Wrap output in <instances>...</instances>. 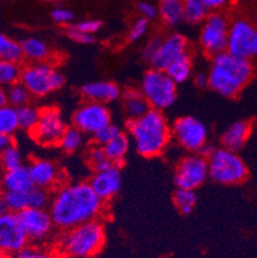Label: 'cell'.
Here are the masks:
<instances>
[{
	"mask_svg": "<svg viewBox=\"0 0 257 258\" xmlns=\"http://www.w3.org/2000/svg\"><path fill=\"white\" fill-rule=\"evenodd\" d=\"M0 166L6 171L16 170L23 166V156L21 153L20 148L16 144H12L11 147L2 154L0 157Z\"/></svg>",
	"mask_w": 257,
	"mask_h": 258,
	"instance_id": "d590c367",
	"label": "cell"
},
{
	"mask_svg": "<svg viewBox=\"0 0 257 258\" xmlns=\"http://www.w3.org/2000/svg\"><path fill=\"white\" fill-rule=\"evenodd\" d=\"M75 29L80 30V31L85 32V34L94 35L95 32H98L99 30L102 29L103 22L99 20H94V18H90V20H82L80 22L72 25Z\"/></svg>",
	"mask_w": 257,
	"mask_h": 258,
	"instance_id": "b9f144b4",
	"label": "cell"
},
{
	"mask_svg": "<svg viewBox=\"0 0 257 258\" xmlns=\"http://www.w3.org/2000/svg\"><path fill=\"white\" fill-rule=\"evenodd\" d=\"M21 72V64L0 59V88L8 89L9 86L20 83Z\"/></svg>",
	"mask_w": 257,
	"mask_h": 258,
	"instance_id": "4dcf8cb0",
	"label": "cell"
},
{
	"mask_svg": "<svg viewBox=\"0 0 257 258\" xmlns=\"http://www.w3.org/2000/svg\"><path fill=\"white\" fill-rule=\"evenodd\" d=\"M174 140L190 154L201 153L209 145V130L203 122L192 116L180 117L171 127Z\"/></svg>",
	"mask_w": 257,
	"mask_h": 258,
	"instance_id": "8fae6325",
	"label": "cell"
},
{
	"mask_svg": "<svg viewBox=\"0 0 257 258\" xmlns=\"http://www.w3.org/2000/svg\"><path fill=\"white\" fill-rule=\"evenodd\" d=\"M105 243V226L94 220L62 231L57 238L53 252L58 258H90L102 250Z\"/></svg>",
	"mask_w": 257,
	"mask_h": 258,
	"instance_id": "277c9868",
	"label": "cell"
},
{
	"mask_svg": "<svg viewBox=\"0 0 257 258\" xmlns=\"http://www.w3.org/2000/svg\"><path fill=\"white\" fill-rule=\"evenodd\" d=\"M252 22H253V25L256 26V29H257V11L254 12L253 17H252Z\"/></svg>",
	"mask_w": 257,
	"mask_h": 258,
	"instance_id": "681fc988",
	"label": "cell"
},
{
	"mask_svg": "<svg viewBox=\"0 0 257 258\" xmlns=\"http://www.w3.org/2000/svg\"><path fill=\"white\" fill-rule=\"evenodd\" d=\"M174 205L178 208V211L184 215L192 212L197 203V196L194 190L188 189H176L174 193Z\"/></svg>",
	"mask_w": 257,
	"mask_h": 258,
	"instance_id": "836d02e7",
	"label": "cell"
},
{
	"mask_svg": "<svg viewBox=\"0 0 257 258\" xmlns=\"http://www.w3.org/2000/svg\"><path fill=\"white\" fill-rule=\"evenodd\" d=\"M20 83L31 97L44 98L60 90L65 84V77L49 62L27 63L22 67Z\"/></svg>",
	"mask_w": 257,
	"mask_h": 258,
	"instance_id": "5b68a950",
	"label": "cell"
},
{
	"mask_svg": "<svg viewBox=\"0 0 257 258\" xmlns=\"http://www.w3.org/2000/svg\"><path fill=\"white\" fill-rule=\"evenodd\" d=\"M122 104L125 113L130 121L140 118L152 109L141 91L136 89H129L122 94Z\"/></svg>",
	"mask_w": 257,
	"mask_h": 258,
	"instance_id": "603a6c76",
	"label": "cell"
},
{
	"mask_svg": "<svg viewBox=\"0 0 257 258\" xmlns=\"http://www.w3.org/2000/svg\"><path fill=\"white\" fill-rule=\"evenodd\" d=\"M89 163H90L94 172L106 170V168L112 166V163H111V161L108 159L103 147H99V145L95 144H94V147L89 151Z\"/></svg>",
	"mask_w": 257,
	"mask_h": 258,
	"instance_id": "8d00e7d4",
	"label": "cell"
},
{
	"mask_svg": "<svg viewBox=\"0 0 257 258\" xmlns=\"http://www.w3.org/2000/svg\"><path fill=\"white\" fill-rule=\"evenodd\" d=\"M2 191H28L34 187L28 166H22L12 171H6L0 181Z\"/></svg>",
	"mask_w": 257,
	"mask_h": 258,
	"instance_id": "44dd1931",
	"label": "cell"
},
{
	"mask_svg": "<svg viewBox=\"0 0 257 258\" xmlns=\"http://www.w3.org/2000/svg\"><path fill=\"white\" fill-rule=\"evenodd\" d=\"M81 95L86 102L100 103V104H110L116 102L122 95L119 85L112 81H91L85 84L81 88Z\"/></svg>",
	"mask_w": 257,
	"mask_h": 258,
	"instance_id": "ffe728a7",
	"label": "cell"
},
{
	"mask_svg": "<svg viewBox=\"0 0 257 258\" xmlns=\"http://www.w3.org/2000/svg\"><path fill=\"white\" fill-rule=\"evenodd\" d=\"M66 128L67 126L60 109L46 107L41 109L39 122L30 135L39 144L44 147H53L60 144Z\"/></svg>",
	"mask_w": 257,
	"mask_h": 258,
	"instance_id": "5bb4252c",
	"label": "cell"
},
{
	"mask_svg": "<svg viewBox=\"0 0 257 258\" xmlns=\"http://www.w3.org/2000/svg\"><path fill=\"white\" fill-rule=\"evenodd\" d=\"M17 215L30 243L44 244L53 235L56 225L46 208H27Z\"/></svg>",
	"mask_w": 257,
	"mask_h": 258,
	"instance_id": "7c38bea8",
	"label": "cell"
},
{
	"mask_svg": "<svg viewBox=\"0 0 257 258\" xmlns=\"http://www.w3.org/2000/svg\"><path fill=\"white\" fill-rule=\"evenodd\" d=\"M6 104H8V100H7V91L6 89L0 88V108L4 107Z\"/></svg>",
	"mask_w": 257,
	"mask_h": 258,
	"instance_id": "c3c4849f",
	"label": "cell"
},
{
	"mask_svg": "<svg viewBox=\"0 0 257 258\" xmlns=\"http://www.w3.org/2000/svg\"><path fill=\"white\" fill-rule=\"evenodd\" d=\"M20 130L17 108L6 104L0 108V134L13 137Z\"/></svg>",
	"mask_w": 257,
	"mask_h": 258,
	"instance_id": "f546056e",
	"label": "cell"
},
{
	"mask_svg": "<svg viewBox=\"0 0 257 258\" xmlns=\"http://www.w3.org/2000/svg\"><path fill=\"white\" fill-rule=\"evenodd\" d=\"M67 35L71 40H74L75 43L84 44V45H88V44L94 43V36L93 35L85 34V32L80 31V30L75 29L74 26L71 25L67 30Z\"/></svg>",
	"mask_w": 257,
	"mask_h": 258,
	"instance_id": "ee69618b",
	"label": "cell"
},
{
	"mask_svg": "<svg viewBox=\"0 0 257 258\" xmlns=\"http://www.w3.org/2000/svg\"><path fill=\"white\" fill-rule=\"evenodd\" d=\"M149 29V21L143 17H139L135 22L131 25L130 30L127 32V41L129 43H136L141 37H144Z\"/></svg>",
	"mask_w": 257,
	"mask_h": 258,
	"instance_id": "f35d334b",
	"label": "cell"
},
{
	"mask_svg": "<svg viewBox=\"0 0 257 258\" xmlns=\"http://www.w3.org/2000/svg\"><path fill=\"white\" fill-rule=\"evenodd\" d=\"M0 211H3V207H2V191H0Z\"/></svg>",
	"mask_w": 257,
	"mask_h": 258,
	"instance_id": "f5cc1de1",
	"label": "cell"
},
{
	"mask_svg": "<svg viewBox=\"0 0 257 258\" xmlns=\"http://www.w3.org/2000/svg\"><path fill=\"white\" fill-rule=\"evenodd\" d=\"M13 258H58L53 250L46 248L37 247V245H28L22 252L14 255Z\"/></svg>",
	"mask_w": 257,
	"mask_h": 258,
	"instance_id": "ab89813d",
	"label": "cell"
},
{
	"mask_svg": "<svg viewBox=\"0 0 257 258\" xmlns=\"http://www.w3.org/2000/svg\"><path fill=\"white\" fill-rule=\"evenodd\" d=\"M94 193L102 199L108 202L119 194L122 185V173L119 166L112 165L111 167L94 172L93 177L89 181Z\"/></svg>",
	"mask_w": 257,
	"mask_h": 258,
	"instance_id": "ac0fdd59",
	"label": "cell"
},
{
	"mask_svg": "<svg viewBox=\"0 0 257 258\" xmlns=\"http://www.w3.org/2000/svg\"><path fill=\"white\" fill-rule=\"evenodd\" d=\"M230 22L220 12H211L202 25L199 45L206 55L214 58L226 51Z\"/></svg>",
	"mask_w": 257,
	"mask_h": 258,
	"instance_id": "30bf717a",
	"label": "cell"
},
{
	"mask_svg": "<svg viewBox=\"0 0 257 258\" xmlns=\"http://www.w3.org/2000/svg\"><path fill=\"white\" fill-rule=\"evenodd\" d=\"M112 116L107 105L100 103L86 102L80 105L72 117V123L82 134L94 137L99 130L110 125Z\"/></svg>",
	"mask_w": 257,
	"mask_h": 258,
	"instance_id": "2e32d148",
	"label": "cell"
},
{
	"mask_svg": "<svg viewBox=\"0 0 257 258\" xmlns=\"http://www.w3.org/2000/svg\"><path fill=\"white\" fill-rule=\"evenodd\" d=\"M209 74V88L225 98L237 97L253 76L251 60L224 51L212 58Z\"/></svg>",
	"mask_w": 257,
	"mask_h": 258,
	"instance_id": "7a4b0ae2",
	"label": "cell"
},
{
	"mask_svg": "<svg viewBox=\"0 0 257 258\" xmlns=\"http://www.w3.org/2000/svg\"><path fill=\"white\" fill-rule=\"evenodd\" d=\"M251 134V125L247 121H237L226 128L221 137L223 148L237 152L243 148Z\"/></svg>",
	"mask_w": 257,
	"mask_h": 258,
	"instance_id": "7402d4cb",
	"label": "cell"
},
{
	"mask_svg": "<svg viewBox=\"0 0 257 258\" xmlns=\"http://www.w3.org/2000/svg\"><path fill=\"white\" fill-rule=\"evenodd\" d=\"M210 177L218 184L234 185L244 181L248 175L246 163L237 152L226 148L214 149L207 157Z\"/></svg>",
	"mask_w": 257,
	"mask_h": 258,
	"instance_id": "52a82bcc",
	"label": "cell"
},
{
	"mask_svg": "<svg viewBox=\"0 0 257 258\" xmlns=\"http://www.w3.org/2000/svg\"><path fill=\"white\" fill-rule=\"evenodd\" d=\"M159 16L162 22L170 27H175L185 21L184 0H159Z\"/></svg>",
	"mask_w": 257,
	"mask_h": 258,
	"instance_id": "d4e9b609",
	"label": "cell"
},
{
	"mask_svg": "<svg viewBox=\"0 0 257 258\" xmlns=\"http://www.w3.org/2000/svg\"><path fill=\"white\" fill-rule=\"evenodd\" d=\"M23 58L28 63L48 62L50 59V48L39 37H27L21 43Z\"/></svg>",
	"mask_w": 257,
	"mask_h": 258,
	"instance_id": "cb8c5ba5",
	"label": "cell"
},
{
	"mask_svg": "<svg viewBox=\"0 0 257 258\" xmlns=\"http://www.w3.org/2000/svg\"><path fill=\"white\" fill-rule=\"evenodd\" d=\"M103 207L105 202L94 193L89 182H74L56 190L49 203V212L57 229L66 231L96 220Z\"/></svg>",
	"mask_w": 257,
	"mask_h": 258,
	"instance_id": "6da1fadb",
	"label": "cell"
},
{
	"mask_svg": "<svg viewBox=\"0 0 257 258\" xmlns=\"http://www.w3.org/2000/svg\"><path fill=\"white\" fill-rule=\"evenodd\" d=\"M185 53H188V41L184 35L178 32L167 35L164 39L153 37L143 50V55L152 69L161 71H166L174 60Z\"/></svg>",
	"mask_w": 257,
	"mask_h": 258,
	"instance_id": "ba28073f",
	"label": "cell"
},
{
	"mask_svg": "<svg viewBox=\"0 0 257 258\" xmlns=\"http://www.w3.org/2000/svg\"><path fill=\"white\" fill-rule=\"evenodd\" d=\"M28 243L17 213L0 211V252L14 257L28 247Z\"/></svg>",
	"mask_w": 257,
	"mask_h": 258,
	"instance_id": "9a60e30c",
	"label": "cell"
},
{
	"mask_svg": "<svg viewBox=\"0 0 257 258\" xmlns=\"http://www.w3.org/2000/svg\"><path fill=\"white\" fill-rule=\"evenodd\" d=\"M193 72V60L189 53H185L183 55L174 60L171 64L166 69V74L171 77L174 83L184 84L190 79Z\"/></svg>",
	"mask_w": 257,
	"mask_h": 258,
	"instance_id": "484cf974",
	"label": "cell"
},
{
	"mask_svg": "<svg viewBox=\"0 0 257 258\" xmlns=\"http://www.w3.org/2000/svg\"><path fill=\"white\" fill-rule=\"evenodd\" d=\"M7 91V100L8 104L14 108H21L26 104H30V99H31V94L28 93L27 89L22 85L21 83L14 84V85L9 86L6 89Z\"/></svg>",
	"mask_w": 257,
	"mask_h": 258,
	"instance_id": "e575fe53",
	"label": "cell"
},
{
	"mask_svg": "<svg viewBox=\"0 0 257 258\" xmlns=\"http://www.w3.org/2000/svg\"><path fill=\"white\" fill-rule=\"evenodd\" d=\"M0 258H9V255H7L6 253L0 252Z\"/></svg>",
	"mask_w": 257,
	"mask_h": 258,
	"instance_id": "816d5d0a",
	"label": "cell"
},
{
	"mask_svg": "<svg viewBox=\"0 0 257 258\" xmlns=\"http://www.w3.org/2000/svg\"><path fill=\"white\" fill-rule=\"evenodd\" d=\"M226 51L251 62L257 58V29L252 20L240 16L230 22Z\"/></svg>",
	"mask_w": 257,
	"mask_h": 258,
	"instance_id": "9c48e42d",
	"label": "cell"
},
{
	"mask_svg": "<svg viewBox=\"0 0 257 258\" xmlns=\"http://www.w3.org/2000/svg\"><path fill=\"white\" fill-rule=\"evenodd\" d=\"M210 177L209 161L202 154H189L179 162L174 181L178 189L195 190Z\"/></svg>",
	"mask_w": 257,
	"mask_h": 258,
	"instance_id": "4fadbf2b",
	"label": "cell"
},
{
	"mask_svg": "<svg viewBox=\"0 0 257 258\" xmlns=\"http://www.w3.org/2000/svg\"><path fill=\"white\" fill-rule=\"evenodd\" d=\"M127 130L135 151L145 158L161 156L173 138L165 114L156 109L129 122Z\"/></svg>",
	"mask_w": 257,
	"mask_h": 258,
	"instance_id": "3957f363",
	"label": "cell"
},
{
	"mask_svg": "<svg viewBox=\"0 0 257 258\" xmlns=\"http://www.w3.org/2000/svg\"><path fill=\"white\" fill-rule=\"evenodd\" d=\"M75 16L72 11L63 7H57L52 11V20L58 25H70L74 21Z\"/></svg>",
	"mask_w": 257,
	"mask_h": 258,
	"instance_id": "60d3db41",
	"label": "cell"
},
{
	"mask_svg": "<svg viewBox=\"0 0 257 258\" xmlns=\"http://www.w3.org/2000/svg\"><path fill=\"white\" fill-rule=\"evenodd\" d=\"M195 85L199 86V88H204V86H209V74H198L194 77Z\"/></svg>",
	"mask_w": 257,
	"mask_h": 258,
	"instance_id": "7dc6e473",
	"label": "cell"
},
{
	"mask_svg": "<svg viewBox=\"0 0 257 258\" xmlns=\"http://www.w3.org/2000/svg\"><path fill=\"white\" fill-rule=\"evenodd\" d=\"M28 170H30V176L34 182V186L40 187V189H54L62 180V172L50 159H34L28 165Z\"/></svg>",
	"mask_w": 257,
	"mask_h": 258,
	"instance_id": "d6986e66",
	"label": "cell"
},
{
	"mask_svg": "<svg viewBox=\"0 0 257 258\" xmlns=\"http://www.w3.org/2000/svg\"><path fill=\"white\" fill-rule=\"evenodd\" d=\"M138 11L141 15V17L145 18V20L148 21L156 20L157 16H159V7L155 6V4L150 3V2H145V0L139 2Z\"/></svg>",
	"mask_w": 257,
	"mask_h": 258,
	"instance_id": "7bdbcfd3",
	"label": "cell"
},
{
	"mask_svg": "<svg viewBox=\"0 0 257 258\" xmlns=\"http://www.w3.org/2000/svg\"><path fill=\"white\" fill-rule=\"evenodd\" d=\"M211 11L203 0H184V16L185 22L190 25L203 23L209 17Z\"/></svg>",
	"mask_w": 257,
	"mask_h": 258,
	"instance_id": "f1b7e54d",
	"label": "cell"
},
{
	"mask_svg": "<svg viewBox=\"0 0 257 258\" xmlns=\"http://www.w3.org/2000/svg\"><path fill=\"white\" fill-rule=\"evenodd\" d=\"M12 144H14L13 138L9 137V135H3V134H0V157H2V154H3Z\"/></svg>",
	"mask_w": 257,
	"mask_h": 258,
	"instance_id": "bcb514c9",
	"label": "cell"
},
{
	"mask_svg": "<svg viewBox=\"0 0 257 258\" xmlns=\"http://www.w3.org/2000/svg\"><path fill=\"white\" fill-rule=\"evenodd\" d=\"M84 135L79 128H76L75 126L72 127L66 128L65 134H63L62 139L60 142V147L63 152L66 153H75L82 147L84 144Z\"/></svg>",
	"mask_w": 257,
	"mask_h": 258,
	"instance_id": "d6a6232c",
	"label": "cell"
},
{
	"mask_svg": "<svg viewBox=\"0 0 257 258\" xmlns=\"http://www.w3.org/2000/svg\"><path fill=\"white\" fill-rule=\"evenodd\" d=\"M18 112V121H20V128L27 131V133H31L35 128V126L37 125L40 118V113H41V109H39L37 107L30 104H26L23 107L17 108Z\"/></svg>",
	"mask_w": 257,
	"mask_h": 258,
	"instance_id": "1f68e13d",
	"label": "cell"
},
{
	"mask_svg": "<svg viewBox=\"0 0 257 258\" xmlns=\"http://www.w3.org/2000/svg\"><path fill=\"white\" fill-rule=\"evenodd\" d=\"M48 190L34 186L28 191H2L3 211L20 213L27 208H46L50 203Z\"/></svg>",
	"mask_w": 257,
	"mask_h": 258,
	"instance_id": "e0dca14e",
	"label": "cell"
},
{
	"mask_svg": "<svg viewBox=\"0 0 257 258\" xmlns=\"http://www.w3.org/2000/svg\"><path fill=\"white\" fill-rule=\"evenodd\" d=\"M42 2H46V3H60L62 0H42Z\"/></svg>",
	"mask_w": 257,
	"mask_h": 258,
	"instance_id": "f907efd6",
	"label": "cell"
},
{
	"mask_svg": "<svg viewBox=\"0 0 257 258\" xmlns=\"http://www.w3.org/2000/svg\"><path fill=\"white\" fill-rule=\"evenodd\" d=\"M129 148H130V138L125 133H121L115 139L111 140L108 144H106L103 149H105L111 163L115 166H120V163H122L124 159L126 158Z\"/></svg>",
	"mask_w": 257,
	"mask_h": 258,
	"instance_id": "4316f807",
	"label": "cell"
},
{
	"mask_svg": "<svg viewBox=\"0 0 257 258\" xmlns=\"http://www.w3.org/2000/svg\"><path fill=\"white\" fill-rule=\"evenodd\" d=\"M141 94L148 104L156 111H165L175 103L178 97V85L174 83L166 71L150 69L141 79Z\"/></svg>",
	"mask_w": 257,
	"mask_h": 258,
	"instance_id": "8992f818",
	"label": "cell"
},
{
	"mask_svg": "<svg viewBox=\"0 0 257 258\" xmlns=\"http://www.w3.org/2000/svg\"><path fill=\"white\" fill-rule=\"evenodd\" d=\"M203 2L211 12H219L229 3V0H203Z\"/></svg>",
	"mask_w": 257,
	"mask_h": 258,
	"instance_id": "f6af8a7d",
	"label": "cell"
},
{
	"mask_svg": "<svg viewBox=\"0 0 257 258\" xmlns=\"http://www.w3.org/2000/svg\"><path fill=\"white\" fill-rule=\"evenodd\" d=\"M121 133H122L121 128H120L117 125H115V123H112V122H111L110 125H107L106 127H103L102 130H99L98 133L94 135V137H93L94 144L99 145V147H105L106 144H108L111 140L115 139V138H116L117 135H119V134H121Z\"/></svg>",
	"mask_w": 257,
	"mask_h": 258,
	"instance_id": "74e56055",
	"label": "cell"
},
{
	"mask_svg": "<svg viewBox=\"0 0 257 258\" xmlns=\"http://www.w3.org/2000/svg\"><path fill=\"white\" fill-rule=\"evenodd\" d=\"M0 59L21 64L25 60L21 43L7 35L0 34Z\"/></svg>",
	"mask_w": 257,
	"mask_h": 258,
	"instance_id": "83f0119b",
	"label": "cell"
}]
</instances>
